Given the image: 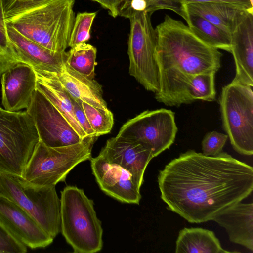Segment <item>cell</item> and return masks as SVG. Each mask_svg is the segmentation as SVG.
I'll list each match as a JSON object with an SVG mask.
<instances>
[{"label":"cell","instance_id":"obj_1","mask_svg":"<svg viewBox=\"0 0 253 253\" xmlns=\"http://www.w3.org/2000/svg\"><path fill=\"white\" fill-rule=\"evenodd\" d=\"M161 198L188 222L212 220L253 190V169L221 152L214 156L189 150L159 171Z\"/></svg>","mask_w":253,"mask_h":253},{"label":"cell","instance_id":"obj_2","mask_svg":"<svg viewBox=\"0 0 253 253\" xmlns=\"http://www.w3.org/2000/svg\"><path fill=\"white\" fill-rule=\"evenodd\" d=\"M155 31L160 88L155 98L169 106L190 104L186 92L190 80L197 74L218 71L222 53L204 42L188 25L168 15Z\"/></svg>","mask_w":253,"mask_h":253},{"label":"cell","instance_id":"obj_3","mask_svg":"<svg viewBox=\"0 0 253 253\" xmlns=\"http://www.w3.org/2000/svg\"><path fill=\"white\" fill-rule=\"evenodd\" d=\"M75 0H4L7 25L55 52L69 47Z\"/></svg>","mask_w":253,"mask_h":253},{"label":"cell","instance_id":"obj_4","mask_svg":"<svg viewBox=\"0 0 253 253\" xmlns=\"http://www.w3.org/2000/svg\"><path fill=\"white\" fill-rule=\"evenodd\" d=\"M61 231L76 253H94L103 246V229L93 202L76 186L61 192Z\"/></svg>","mask_w":253,"mask_h":253},{"label":"cell","instance_id":"obj_5","mask_svg":"<svg viewBox=\"0 0 253 253\" xmlns=\"http://www.w3.org/2000/svg\"><path fill=\"white\" fill-rule=\"evenodd\" d=\"M97 139L87 136L78 143L58 147L48 146L39 140L20 178L34 187L55 186L78 164L91 159Z\"/></svg>","mask_w":253,"mask_h":253},{"label":"cell","instance_id":"obj_6","mask_svg":"<svg viewBox=\"0 0 253 253\" xmlns=\"http://www.w3.org/2000/svg\"><path fill=\"white\" fill-rule=\"evenodd\" d=\"M39 140L27 110L0 109V171L21 177Z\"/></svg>","mask_w":253,"mask_h":253},{"label":"cell","instance_id":"obj_7","mask_svg":"<svg viewBox=\"0 0 253 253\" xmlns=\"http://www.w3.org/2000/svg\"><path fill=\"white\" fill-rule=\"evenodd\" d=\"M0 193L16 204L52 238L61 231L60 199L55 186L37 187L0 171Z\"/></svg>","mask_w":253,"mask_h":253},{"label":"cell","instance_id":"obj_8","mask_svg":"<svg viewBox=\"0 0 253 253\" xmlns=\"http://www.w3.org/2000/svg\"><path fill=\"white\" fill-rule=\"evenodd\" d=\"M253 87L235 81L224 86L219 98L223 127L233 149L253 154Z\"/></svg>","mask_w":253,"mask_h":253},{"label":"cell","instance_id":"obj_9","mask_svg":"<svg viewBox=\"0 0 253 253\" xmlns=\"http://www.w3.org/2000/svg\"><path fill=\"white\" fill-rule=\"evenodd\" d=\"M151 15L144 11L131 13L127 53L129 74L145 89L155 93L159 90L160 77L155 55L157 36Z\"/></svg>","mask_w":253,"mask_h":253},{"label":"cell","instance_id":"obj_10","mask_svg":"<svg viewBox=\"0 0 253 253\" xmlns=\"http://www.w3.org/2000/svg\"><path fill=\"white\" fill-rule=\"evenodd\" d=\"M178 128L174 113L161 108L146 110L125 123L117 135L136 141L148 149L153 158L169 149Z\"/></svg>","mask_w":253,"mask_h":253},{"label":"cell","instance_id":"obj_11","mask_svg":"<svg viewBox=\"0 0 253 253\" xmlns=\"http://www.w3.org/2000/svg\"><path fill=\"white\" fill-rule=\"evenodd\" d=\"M26 110L34 120L40 140L45 145L63 147L83 140L62 114L37 89Z\"/></svg>","mask_w":253,"mask_h":253},{"label":"cell","instance_id":"obj_12","mask_svg":"<svg viewBox=\"0 0 253 253\" xmlns=\"http://www.w3.org/2000/svg\"><path fill=\"white\" fill-rule=\"evenodd\" d=\"M90 162L92 172L103 192L122 202L139 203L140 187L129 172L100 153L91 158Z\"/></svg>","mask_w":253,"mask_h":253},{"label":"cell","instance_id":"obj_13","mask_svg":"<svg viewBox=\"0 0 253 253\" xmlns=\"http://www.w3.org/2000/svg\"><path fill=\"white\" fill-rule=\"evenodd\" d=\"M0 221L27 247L44 248L53 242V238L30 215L0 193Z\"/></svg>","mask_w":253,"mask_h":253},{"label":"cell","instance_id":"obj_14","mask_svg":"<svg viewBox=\"0 0 253 253\" xmlns=\"http://www.w3.org/2000/svg\"><path fill=\"white\" fill-rule=\"evenodd\" d=\"M0 80L4 109L10 112L27 110L36 90L34 68L25 63H18L4 72Z\"/></svg>","mask_w":253,"mask_h":253},{"label":"cell","instance_id":"obj_15","mask_svg":"<svg viewBox=\"0 0 253 253\" xmlns=\"http://www.w3.org/2000/svg\"><path fill=\"white\" fill-rule=\"evenodd\" d=\"M100 153L129 172L140 187L146 168L153 158L151 153L140 143L119 135L108 139Z\"/></svg>","mask_w":253,"mask_h":253},{"label":"cell","instance_id":"obj_16","mask_svg":"<svg viewBox=\"0 0 253 253\" xmlns=\"http://www.w3.org/2000/svg\"><path fill=\"white\" fill-rule=\"evenodd\" d=\"M236 68L233 81L253 86V14L249 13L230 34Z\"/></svg>","mask_w":253,"mask_h":253},{"label":"cell","instance_id":"obj_17","mask_svg":"<svg viewBox=\"0 0 253 253\" xmlns=\"http://www.w3.org/2000/svg\"><path fill=\"white\" fill-rule=\"evenodd\" d=\"M10 41L24 63L42 71L60 73L67 58V52H55L25 38L7 25Z\"/></svg>","mask_w":253,"mask_h":253},{"label":"cell","instance_id":"obj_18","mask_svg":"<svg viewBox=\"0 0 253 253\" xmlns=\"http://www.w3.org/2000/svg\"><path fill=\"white\" fill-rule=\"evenodd\" d=\"M224 228L231 242L253 251V204L238 202L212 219Z\"/></svg>","mask_w":253,"mask_h":253},{"label":"cell","instance_id":"obj_19","mask_svg":"<svg viewBox=\"0 0 253 253\" xmlns=\"http://www.w3.org/2000/svg\"><path fill=\"white\" fill-rule=\"evenodd\" d=\"M34 69L36 75V89L62 114L82 139L87 137L75 118L71 95L61 84L57 73Z\"/></svg>","mask_w":253,"mask_h":253},{"label":"cell","instance_id":"obj_20","mask_svg":"<svg viewBox=\"0 0 253 253\" xmlns=\"http://www.w3.org/2000/svg\"><path fill=\"white\" fill-rule=\"evenodd\" d=\"M188 13L200 16L230 35L250 12L245 8L232 4L193 2L185 4Z\"/></svg>","mask_w":253,"mask_h":253},{"label":"cell","instance_id":"obj_21","mask_svg":"<svg viewBox=\"0 0 253 253\" xmlns=\"http://www.w3.org/2000/svg\"><path fill=\"white\" fill-rule=\"evenodd\" d=\"M57 75L62 86L73 98L97 107L108 108L101 86L94 79L78 73L66 61Z\"/></svg>","mask_w":253,"mask_h":253},{"label":"cell","instance_id":"obj_22","mask_svg":"<svg viewBox=\"0 0 253 253\" xmlns=\"http://www.w3.org/2000/svg\"><path fill=\"white\" fill-rule=\"evenodd\" d=\"M212 231L200 227L184 228L176 241V253H229Z\"/></svg>","mask_w":253,"mask_h":253},{"label":"cell","instance_id":"obj_23","mask_svg":"<svg viewBox=\"0 0 253 253\" xmlns=\"http://www.w3.org/2000/svg\"><path fill=\"white\" fill-rule=\"evenodd\" d=\"M188 15L187 25L197 37L211 47L231 52L230 35L200 16Z\"/></svg>","mask_w":253,"mask_h":253},{"label":"cell","instance_id":"obj_24","mask_svg":"<svg viewBox=\"0 0 253 253\" xmlns=\"http://www.w3.org/2000/svg\"><path fill=\"white\" fill-rule=\"evenodd\" d=\"M96 52V48L89 44H79L67 52L66 63L78 73L94 79Z\"/></svg>","mask_w":253,"mask_h":253},{"label":"cell","instance_id":"obj_25","mask_svg":"<svg viewBox=\"0 0 253 253\" xmlns=\"http://www.w3.org/2000/svg\"><path fill=\"white\" fill-rule=\"evenodd\" d=\"M124 9L128 15L133 11H144L152 14L157 10H169L182 17L186 22L189 16L185 4L179 0H131Z\"/></svg>","mask_w":253,"mask_h":253},{"label":"cell","instance_id":"obj_26","mask_svg":"<svg viewBox=\"0 0 253 253\" xmlns=\"http://www.w3.org/2000/svg\"><path fill=\"white\" fill-rule=\"evenodd\" d=\"M215 73H201L192 77L188 83L186 90L190 103L198 99L206 101H213L215 100Z\"/></svg>","mask_w":253,"mask_h":253},{"label":"cell","instance_id":"obj_27","mask_svg":"<svg viewBox=\"0 0 253 253\" xmlns=\"http://www.w3.org/2000/svg\"><path fill=\"white\" fill-rule=\"evenodd\" d=\"M4 0H0V79L6 71L18 63H24L9 38L4 18Z\"/></svg>","mask_w":253,"mask_h":253},{"label":"cell","instance_id":"obj_28","mask_svg":"<svg viewBox=\"0 0 253 253\" xmlns=\"http://www.w3.org/2000/svg\"><path fill=\"white\" fill-rule=\"evenodd\" d=\"M81 105L95 136L98 137L111 131L114 117L108 108H100L82 101Z\"/></svg>","mask_w":253,"mask_h":253},{"label":"cell","instance_id":"obj_29","mask_svg":"<svg viewBox=\"0 0 253 253\" xmlns=\"http://www.w3.org/2000/svg\"><path fill=\"white\" fill-rule=\"evenodd\" d=\"M97 13H78L75 17L71 33L69 47L85 43L90 39V31Z\"/></svg>","mask_w":253,"mask_h":253},{"label":"cell","instance_id":"obj_30","mask_svg":"<svg viewBox=\"0 0 253 253\" xmlns=\"http://www.w3.org/2000/svg\"><path fill=\"white\" fill-rule=\"evenodd\" d=\"M228 139L227 134L216 131L207 133L202 141V154L206 156H214L222 151Z\"/></svg>","mask_w":253,"mask_h":253},{"label":"cell","instance_id":"obj_31","mask_svg":"<svg viewBox=\"0 0 253 253\" xmlns=\"http://www.w3.org/2000/svg\"><path fill=\"white\" fill-rule=\"evenodd\" d=\"M27 247L19 241L0 221V253H25Z\"/></svg>","mask_w":253,"mask_h":253},{"label":"cell","instance_id":"obj_32","mask_svg":"<svg viewBox=\"0 0 253 253\" xmlns=\"http://www.w3.org/2000/svg\"><path fill=\"white\" fill-rule=\"evenodd\" d=\"M71 100L75 118L87 136H95L81 105V101L72 97Z\"/></svg>","mask_w":253,"mask_h":253},{"label":"cell","instance_id":"obj_33","mask_svg":"<svg viewBox=\"0 0 253 253\" xmlns=\"http://www.w3.org/2000/svg\"><path fill=\"white\" fill-rule=\"evenodd\" d=\"M183 4L193 2L225 3L243 7L253 13V0H179Z\"/></svg>","mask_w":253,"mask_h":253},{"label":"cell","instance_id":"obj_34","mask_svg":"<svg viewBox=\"0 0 253 253\" xmlns=\"http://www.w3.org/2000/svg\"><path fill=\"white\" fill-rule=\"evenodd\" d=\"M131 0H101V6L108 10L109 14L114 18L119 16L120 12Z\"/></svg>","mask_w":253,"mask_h":253},{"label":"cell","instance_id":"obj_35","mask_svg":"<svg viewBox=\"0 0 253 253\" xmlns=\"http://www.w3.org/2000/svg\"><path fill=\"white\" fill-rule=\"evenodd\" d=\"M91 0L93 1H95L96 2H98L101 5H102V1H101V0Z\"/></svg>","mask_w":253,"mask_h":253},{"label":"cell","instance_id":"obj_36","mask_svg":"<svg viewBox=\"0 0 253 253\" xmlns=\"http://www.w3.org/2000/svg\"><path fill=\"white\" fill-rule=\"evenodd\" d=\"M3 109V108H2L1 107V106H0V109Z\"/></svg>","mask_w":253,"mask_h":253}]
</instances>
